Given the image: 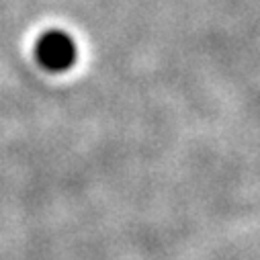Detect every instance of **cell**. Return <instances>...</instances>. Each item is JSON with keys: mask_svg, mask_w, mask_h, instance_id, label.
Instances as JSON below:
<instances>
[{"mask_svg": "<svg viewBox=\"0 0 260 260\" xmlns=\"http://www.w3.org/2000/svg\"><path fill=\"white\" fill-rule=\"evenodd\" d=\"M37 59L51 72H63L76 61V43L66 31H45L37 41Z\"/></svg>", "mask_w": 260, "mask_h": 260, "instance_id": "6da1fadb", "label": "cell"}]
</instances>
